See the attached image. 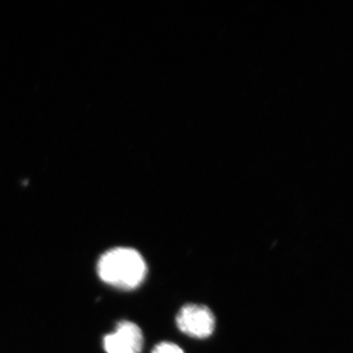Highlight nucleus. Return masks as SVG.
<instances>
[{"label":"nucleus","mask_w":353,"mask_h":353,"mask_svg":"<svg viewBox=\"0 0 353 353\" xmlns=\"http://www.w3.org/2000/svg\"><path fill=\"white\" fill-rule=\"evenodd\" d=\"M176 322L181 332L192 338H208L215 329V317L212 311L201 304L183 306L176 315Z\"/></svg>","instance_id":"f03ea898"},{"label":"nucleus","mask_w":353,"mask_h":353,"mask_svg":"<svg viewBox=\"0 0 353 353\" xmlns=\"http://www.w3.org/2000/svg\"><path fill=\"white\" fill-rule=\"evenodd\" d=\"M152 353H185L182 348L173 343H168V341H163V343H158L153 348Z\"/></svg>","instance_id":"20e7f679"},{"label":"nucleus","mask_w":353,"mask_h":353,"mask_svg":"<svg viewBox=\"0 0 353 353\" xmlns=\"http://www.w3.org/2000/svg\"><path fill=\"white\" fill-rule=\"evenodd\" d=\"M143 347V332L130 321L118 323L114 332L103 339L104 350L108 353H141Z\"/></svg>","instance_id":"7ed1b4c3"},{"label":"nucleus","mask_w":353,"mask_h":353,"mask_svg":"<svg viewBox=\"0 0 353 353\" xmlns=\"http://www.w3.org/2000/svg\"><path fill=\"white\" fill-rule=\"evenodd\" d=\"M97 275L116 289H137L145 281L148 266L141 253L131 248H111L97 265Z\"/></svg>","instance_id":"f257e3e1"}]
</instances>
